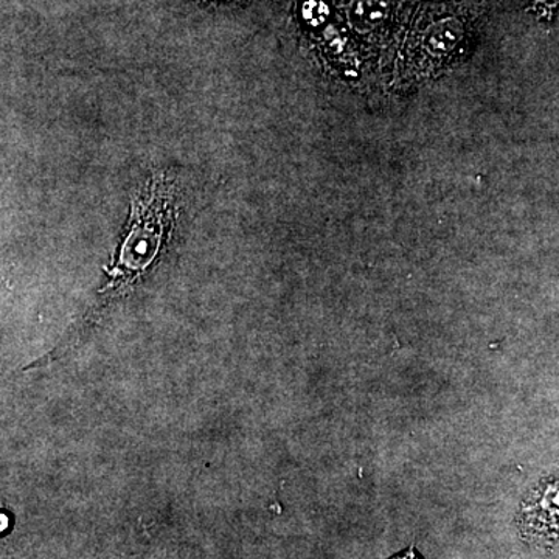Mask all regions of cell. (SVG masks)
Listing matches in <instances>:
<instances>
[{
	"label": "cell",
	"instance_id": "6da1fadb",
	"mask_svg": "<svg viewBox=\"0 0 559 559\" xmlns=\"http://www.w3.org/2000/svg\"><path fill=\"white\" fill-rule=\"evenodd\" d=\"M176 187L164 173L153 176L132 197L128 234L121 246L117 275L146 270L167 240L176 221Z\"/></svg>",
	"mask_w": 559,
	"mask_h": 559
},
{
	"label": "cell",
	"instance_id": "7a4b0ae2",
	"mask_svg": "<svg viewBox=\"0 0 559 559\" xmlns=\"http://www.w3.org/2000/svg\"><path fill=\"white\" fill-rule=\"evenodd\" d=\"M558 481L557 477L540 481L528 492L522 506L520 524L530 539L551 546L557 539Z\"/></svg>",
	"mask_w": 559,
	"mask_h": 559
},
{
	"label": "cell",
	"instance_id": "3957f363",
	"mask_svg": "<svg viewBox=\"0 0 559 559\" xmlns=\"http://www.w3.org/2000/svg\"><path fill=\"white\" fill-rule=\"evenodd\" d=\"M389 0H353L349 17L360 32H370L388 20Z\"/></svg>",
	"mask_w": 559,
	"mask_h": 559
},
{
	"label": "cell",
	"instance_id": "277c9868",
	"mask_svg": "<svg viewBox=\"0 0 559 559\" xmlns=\"http://www.w3.org/2000/svg\"><path fill=\"white\" fill-rule=\"evenodd\" d=\"M460 39H462V28L457 22L444 21L430 28L426 44L430 53L444 55L454 49Z\"/></svg>",
	"mask_w": 559,
	"mask_h": 559
},
{
	"label": "cell",
	"instance_id": "5b68a950",
	"mask_svg": "<svg viewBox=\"0 0 559 559\" xmlns=\"http://www.w3.org/2000/svg\"><path fill=\"white\" fill-rule=\"evenodd\" d=\"M393 559H419L417 555H415L414 550L407 551V554L400 555V557Z\"/></svg>",
	"mask_w": 559,
	"mask_h": 559
}]
</instances>
